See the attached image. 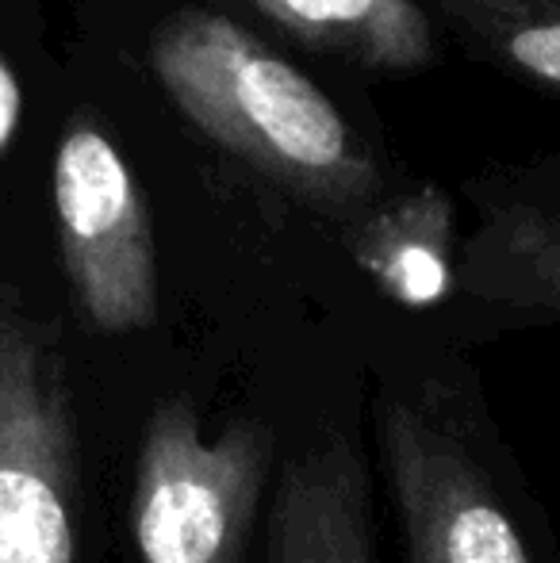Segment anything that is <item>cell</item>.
<instances>
[{
    "instance_id": "277c9868",
    "label": "cell",
    "mask_w": 560,
    "mask_h": 563,
    "mask_svg": "<svg viewBox=\"0 0 560 563\" xmlns=\"http://www.w3.org/2000/svg\"><path fill=\"white\" fill-rule=\"evenodd\" d=\"M54 216L77 311L100 334L157 319V261L135 173L105 131L74 119L54 150Z\"/></svg>"
},
{
    "instance_id": "ba28073f",
    "label": "cell",
    "mask_w": 560,
    "mask_h": 563,
    "mask_svg": "<svg viewBox=\"0 0 560 563\" xmlns=\"http://www.w3.org/2000/svg\"><path fill=\"white\" fill-rule=\"evenodd\" d=\"M257 12L315 51L365 69L411 74L433 62V31L419 0H250Z\"/></svg>"
},
{
    "instance_id": "7a4b0ae2",
    "label": "cell",
    "mask_w": 560,
    "mask_h": 563,
    "mask_svg": "<svg viewBox=\"0 0 560 563\" xmlns=\"http://www.w3.org/2000/svg\"><path fill=\"white\" fill-rule=\"evenodd\" d=\"M270 460V426L231 422L208 441L185 399L157 402L131 495L139 563H242Z\"/></svg>"
},
{
    "instance_id": "30bf717a",
    "label": "cell",
    "mask_w": 560,
    "mask_h": 563,
    "mask_svg": "<svg viewBox=\"0 0 560 563\" xmlns=\"http://www.w3.org/2000/svg\"><path fill=\"white\" fill-rule=\"evenodd\" d=\"M449 12L495 58L560 92V0H449Z\"/></svg>"
},
{
    "instance_id": "5b68a950",
    "label": "cell",
    "mask_w": 560,
    "mask_h": 563,
    "mask_svg": "<svg viewBox=\"0 0 560 563\" xmlns=\"http://www.w3.org/2000/svg\"><path fill=\"white\" fill-rule=\"evenodd\" d=\"M384 472L411 563H530L492 475L461 433L419 402L376 410Z\"/></svg>"
},
{
    "instance_id": "3957f363",
    "label": "cell",
    "mask_w": 560,
    "mask_h": 563,
    "mask_svg": "<svg viewBox=\"0 0 560 563\" xmlns=\"http://www.w3.org/2000/svg\"><path fill=\"white\" fill-rule=\"evenodd\" d=\"M0 563H77V441L46 322L0 291Z\"/></svg>"
},
{
    "instance_id": "6da1fadb",
    "label": "cell",
    "mask_w": 560,
    "mask_h": 563,
    "mask_svg": "<svg viewBox=\"0 0 560 563\" xmlns=\"http://www.w3.org/2000/svg\"><path fill=\"white\" fill-rule=\"evenodd\" d=\"M150 66L177 112L231 157L322 211H358L384 173L315 81L231 15L180 8L157 27Z\"/></svg>"
},
{
    "instance_id": "8992f818",
    "label": "cell",
    "mask_w": 560,
    "mask_h": 563,
    "mask_svg": "<svg viewBox=\"0 0 560 563\" xmlns=\"http://www.w3.org/2000/svg\"><path fill=\"white\" fill-rule=\"evenodd\" d=\"M265 563H373L369 475L350 438L284 464L265 529Z\"/></svg>"
},
{
    "instance_id": "8fae6325",
    "label": "cell",
    "mask_w": 560,
    "mask_h": 563,
    "mask_svg": "<svg viewBox=\"0 0 560 563\" xmlns=\"http://www.w3.org/2000/svg\"><path fill=\"white\" fill-rule=\"evenodd\" d=\"M15 108H20L15 81H12V74L4 69V62H0V146H4L8 131H12V123H15Z\"/></svg>"
},
{
    "instance_id": "52a82bcc",
    "label": "cell",
    "mask_w": 560,
    "mask_h": 563,
    "mask_svg": "<svg viewBox=\"0 0 560 563\" xmlns=\"http://www.w3.org/2000/svg\"><path fill=\"white\" fill-rule=\"evenodd\" d=\"M461 284L484 303L560 311V192L492 203L464 250Z\"/></svg>"
},
{
    "instance_id": "9c48e42d",
    "label": "cell",
    "mask_w": 560,
    "mask_h": 563,
    "mask_svg": "<svg viewBox=\"0 0 560 563\" xmlns=\"http://www.w3.org/2000/svg\"><path fill=\"white\" fill-rule=\"evenodd\" d=\"M449 234H453L449 196L433 185H422L373 211L369 223L358 230L353 253L361 268L396 299L433 303L453 284Z\"/></svg>"
}]
</instances>
